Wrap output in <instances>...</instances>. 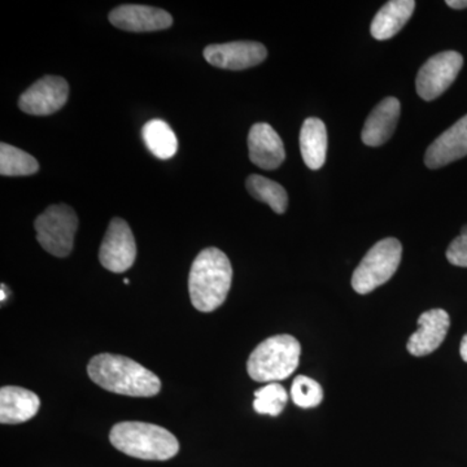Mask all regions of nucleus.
<instances>
[{"mask_svg":"<svg viewBox=\"0 0 467 467\" xmlns=\"http://www.w3.org/2000/svg\"><path fill=\"white\" fill-rule=\"evenodd\" d=\"M113 447L134 459L167 461L180 451V442L164 427L146 422H119L112 427Z\"/></svg>","mask_w":467,"mask_h":467,"instance_id":"3","label":"nucleus"},{"mask_svg":"<svg viewBox=\"0 0 467 467\" xmlns=\"http://www.w3.org/2000/svg\"><path fill=\"white\" fill-rule=\"evenodd\" d=\"M69 85L63 77L46 76L26 88L18 99V109L26 115L48 116L66 106Z\"/></svg>","mask_w":467,"mask_h":467,"instance_id":"9","label":"nucleus"},{"mask_svg":"<svg viewBox=\"0 0 467 467\" xmlns=\"http://www.w3.org/2000/svg\"><path fill=\"white\" fill-rule=\"evenodd\" d=\"M301 347L291 335H275L264 340L251 353L248 374L256 382L275 383L291 376L299 367Z\"/></svg>","mask_w":467,"mask_h":467,"instance_id":"4","label":"nucleus"},{"mask_svg":"<svg viewBox=\"0 0 467 467\" xmlns=\"http://www.w3.org/2000/svg\"><path fill=\"white\" fill-rule=\"evenodd\" d=\"M38 171V161L26 150L7 143L0 144V174L5 177H21L36 174Z\"/></svg>","mask_w":467,"mask_h":467,"instance_id":"21","label":"nucleus"},{"mask_svg":"<svg viewBox=\"0 0 467 467\" xmlns=\"http://www.w3.org/2000/svg\"><path fill=\"white\" fill-rule=\"evenodd\" d=\"M460 353L463 361L467 362V334L462 337V342H461Z\"/></svg>","mask_w":467,"mask_h":467,"instance_id":"26","label":"nucleus"},{"mask_svg":"<svg viewBox=\"0 0 467 467\" xmlns=\"http://www.w3.org/2000/svg\"><path fill=\"white\" fill-rule=\"evenodd\" d=\"M292 400L297 407L316 408L324 400V389L321 384L306 376L295 378L291 387Z\"/></svg>","mask_w":467,"mask_h":467,"instance_id":"23","label":"nucleus"},{"mask_svg":"<svg viewBox=\"0 0 467 467\" xmlns=\"http://www.w3.org/2000/svg\"><path fill=\"white\" fill-rule=\"evenodd\" d=\"M300 150L306 167L312 171L324 167L327 153V130L322 119L310 117L304 121L300 131Z\"/></svg>","mask_w":467,"mask_h":467,"instance_id":"18","label":"nucleus"},{"mask_svg":"<svg viewBox=\"0 0 467 467\" xmlns=\"http://www.w3.org/2000/svg\"><path fill=\"white\" fill-rule=\"evenodd\" d=\"M401 257L402 245L398 239L386 238L378 242L353 273V290L359 295H367L387 284L398 272Z\"/></svg>","mask_w":467,"mask_h":467,"instance_id":"5","label":"nucleus"},{"mask_svg":"<svg viewBox=\"0 0 467 467\" xmlns=\"http://www.w3.org/2000/svg\"><path fill=\"white\" fill-rule=\"evenodd\" d=\"M137 244L130 226L122 218H113L99 251L101 265L112 273H125L133 266Z\"/></svg>","mask_w":467,"mask_h":467,"instance_id":"8","label":"nucleus"},{"mask_svg":"<svg viewBox=\"0 0 467 467\" xmlns=\"http://www.w3.org/2000/svg\"><path fill=\"white\" fill-rule=\"evenodd\" d=\"M109 21L117 29L133 33L158 32L173 26V17L164 9L140 5H119L110 12Z\"/></svg>","mask_w":467,"mask_h":467,"instance_id":"11","label":"nucleus"},{"mask_svg":"<svg viewBox=\"0 0 467 467\" xmlns=\"http://www.w3.org/2000/svg\"><path fill=\"white\" fill-rule=\"evenodd\" d=\"M445 5L453 9H463L467 8V0H447Z\"/></svg>","mask_w":467,"mask_h":467,"instance_id":"25","label":"nucleus"},{"mask_svg":"<svg viewBox=\"0 0 467 467\" xmlns=\"http://www.w3.org/2000/svg\"><path fill=\"white\" fill-rule=\"evenodd\" d=\"M88 377L106 391L133 398H152L161 389L156 374L125 356L101 353L88 362Z\"/></svg>","mask_w":467,"mask_h":467,"instance_id":"1","label":"nucleus"},{"mask_svg":"<svg viewBox=\"0 0 467 467\" xmlns=\"http://www.w3.org/2000/svg\"><path fill=\"white\" fill-rule=\"evenodd\" d=\"M450 326V315L445 310H427L418 318L416 333L409 337L407 346L409 353L417 358H422L435 352L444 342Z\"/></svg>","mask_w":467,"mask_h":467,"instance_id":"12","label":"nucleus"},{"mask_svg":"<svg viewBox=\"0 0 467 467\" xmlns=\"http://www.w3.org/2000/svg\"><path fill=\"white\" fill-rule=\"evenodd\" d=\"M5 285H2V303L3 301H5V299H7V294H5Z\"/></svg>","mask_w":467,"mask_h":467,"instance_id":"27","label":"nucleus"},{"mask_svg":"<svg viewBox=\"0 0 467 467\" xmlns=\"http://www.w3.org/2000/svg\"><path fill=\"white\" fill-rule=\"evenodd\" d=\"M38 396L29 389L5 386L0 389V422L3 425H18L27 422L38 413Z\"/></svg>","mask_w":467,"mask_h":467,"instance_id":"16","label":"nucleus"},{"mask_svg":"<svg viewBox=\"0 0 467 467\" xmlns=\"http://www.w3.org/2000/svg\"><path fill=\"white\" fill-rule=\"evenodd\" d=\"M401 104L396 98L389 97L371 110L362 129V142L370 147H379L395 133L400 119Z\"/></svg>","mask_w":467,"mask_h":467,"instance_id":"15","label":"nucleus"},{"mask_svg":"<svg viewBox=\"0 0 467 467\" xmlns=\"http://www.w3.org/2000/svg\"><path fill=\"white\" fill-rule=\"evenodd\" d=\"M124 284L129 285V284H130V281H129V279H124Z\"/></svg>","mask_w":467,"mask_h":467,"instance_id":"29","label":"nucleus"},{"mask_svg":"<svg viewBox=\"0 0 467 467\" xmlns=\"http://www.w3.org/2000/svg\"><path fill=\"white\" fill-rule=\"evenodd\" d=\"M36 241L52 256L67 257L75 245L78 217L69 205H51L34 223Z\"/></svg>","mask_w":467,"mask_h":467,"instance_id":"6","label":"nucleus"},{"mask_svg":"<svg viewBox=\"0 0 467 467\" xmlns=\"http://www.w3.org/2000/svg\"><path fill=\"white\" fill-rule=\"evenodd\" d=\"M467 156V115L459 119L426 150L425 164L439 169Z\"/></svg>","mask_w":467,"mask_h":467,"instance_id":"14","label":"nucleus"},{"mask_svg":"<svg viewBox=\"0 0 467 467\" xmlns=\"http://www.w3.org/2000/svg\"><path fill=\"white\" fill-rule=\"evenodd\" d=\"M245 186L252 198L265 202L275 213L284 214L287 211L288 195L281 184L263 175L252 174L247 178Z\"/></svg>","mask_w":467,"mask_h":467,"instance_id":"20","label":"nucleus"},{"mask_svg":"<svg viewBox=\"0 0 467 467\" xmlns=\"http://www.w3.org/2000/svg\"><path fill=\"white\" fill-rule=\"evenodd\" d=\"M462 66V55L456 51H444L430 57L417 75L418 95L426 101L438 99L456 81Z\"/></svg>","mask_w":467,"mask_h":467,"instance_id":"7","label":"nucleus"},{"mask_svg":"<svg viewBox=\"0 0 467 467\" xmlns=\"http://www.w3.org/2000/svg\"><path fill=\"white\" fill-rule=\"evenodd\" d=\"M250 159L254 165L265 171L281 167L285 150L281 137L269 124L259 122L252 126L248 134Z\"/></svg>","mask_w":467,"mask_h":467,"instance_id":"13","label":"nucleus"},{"mask_svg":"<svg viewBox=\"0 0 467 467\" xmlns=\"http://www.w3.org/2000/svg\"><path fill=\"white\" fill-rule=\"evenodd\" d=\"M416 9L414 0H391L374 17L370 33L378 41L391 39L407 26Z\"/></svg>","mask_w":467,"mask_h":467,"instance_id":"17","label":"nucleus"},{"mask_svg":"<svg viewBox=\"0 0 467 467\" xmlns=\"http://www.w3.org/2000/svg\"><path fill=\"white\" fill-rule=\"evenodd\" d=\"M447 259L451 265L467 267V235L461 234L451 243L447 250Z\"/></svg>","mask_w":467,"mask_h":467,"instance_id":"24","label":"nucleus"},{"mask_svg":"<svg viewBox=\"0 0 467 467\" xmlns=\"http://www.w3.org/2000/svg\"><path fill=\"white\" fill-rule=\"evenodd\" d=\"M233 282L229 257L218 248L202 250L193 260L189 276L190 299L201 312L209 313L225 303Z\"/></svg>","mask_w":467,"mask_h":467,"instance_id":"2","label":"nucleus"},{"mask_svg":"<svg viewBox=\"0 0 467 467\" xmlns=\"http://www.w3.org/2000/svg\"><path fill=\"white\" fill-rule=\"evenodd\" d=\"M142 137L147 149L160 160L173 158L178 150V140L168 122L150 119L143 126Z\"/></svg>","mask_w":467,"mask_h":467,"instance_id":"19","label":"nucleus"},{"mask_svg":"<svg viewBox=\"0 0 467 467\" xmlns=\"http://www.w3.org/2000/svg\"><path fill=\"white\" fill-rule=\"evenodd\" d=\"M461 234H463V235H467V225L462 227V230H461Z\"/></svg>","mask_w":467,"mask_h":467,"instance_id":"28","label":"nucleus"},{"mask_svg":"<svg viewBox=\"0 0 467 467\" xmlns=\"http://www.w3.org/2000/svg\"><path fill=\"white\" fill-rule=\"evenodd\" d=\"M287 400V392L281 384L269 383L254 392V408L259 414L276 417L284 411Z\"/></svg>","mask_w":467,"mask_h":467,"instance_id":"22","label":"nucleus"},{"mask_svg":"<svg viewBox=\"0 0 467 467\" xmlns=\"http://www.w3.org/2000/svg\"><path fill=\"white\" fill-rule=\"evenodd\" d=\"M267 57L266 47L259 42H230L205 47L204 57L211 66L227 70H244L259 66Z\"/></svg>","mask_w":467,"mask_h":467,"instance_id":"10","label":"nucleus"}]
</instances>
